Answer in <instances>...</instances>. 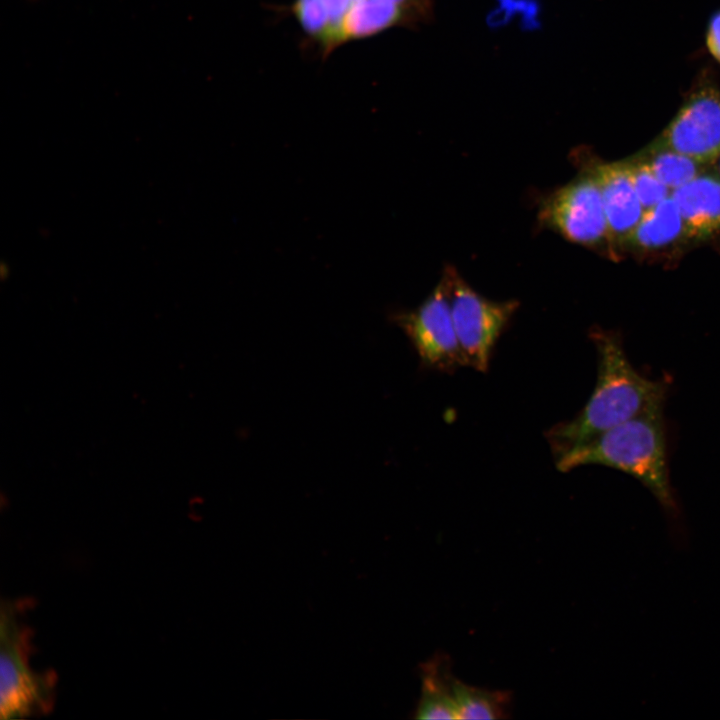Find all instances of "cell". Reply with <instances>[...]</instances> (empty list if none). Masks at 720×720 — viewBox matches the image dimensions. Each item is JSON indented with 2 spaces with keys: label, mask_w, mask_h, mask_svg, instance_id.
<instances>
[{
  "label": "cell",
  "mask_w": 720,
  "mask_h": 720,
  "mask_svg": "<svg viewBox=\"0 0 720 720\" xmlns=\"http://www.w3.org/2000/svg\"><path fill=\"white\" fill-rule=\"evenodd\" d=\"M634 156L645 162L657 178L671 191L688 183L711 166L676 151L653 146L650 143Z\"/></svg>",
  "instance_id": "cell-15"
},
{
  "label": "cell",
  "mask_w": 720,
  "mask_h": 720,
  "mask_svg": "<svg viewBox=\"0 0 720 720\" xmlns=\"http://www.w3.org/2000/svg\"><path fill=\"white\" fill-rule=\"evenodd\" d=\"M591 338L598 354L597 382L577 416L546 432L555 459L615 426L663 409L665 382L638 373L616 334L598 329L592 331Z\"/></svg>",
  "instance_id": "cell-1"
},
{
  "label": "cell",
  "mask_w": 720,
  "mask_h": 720,
  "mask_svg": "<svg viewBox=\"0 0 720 720\" xmlns=\"http://www.w3.org/2000/svg\"><path fill=\"white\" fill-rule=\"evenodd\" d=\"M650 144L707 165L718 160L720 86L710 73L698 76L674 117Z\"/></svg>",
  "instance_id": "cell-6"
},
{
  "label": "cell",
  "mask_w": 720,
  "mask_h": 720,
  "mask_svg": "<svg viewBox=\"0 0 720 720\" xmlns=\"http://www.w3.org/2000/svg\"><path fill=\"white\" fill-rule=\"evenodd\" d=\"M682 240H688L685 225L678 206L670 195L644 212L622 250L656 253L672 248Z\"/></svg>",
  "instance_id": "cell-12"
},
{
  "label": "cell",
  "mask_w": 720,
  "mask_h": 720,
  "mask_svg": "<svg viewBox=\"0 0 720 720\" xmlns=\"http://www.w3.org/2000/svg\"><path fill=\"white\" fill-rule=\"evenodd\" d=\"M432 16V0H355L343 22V44L393 27H415Z\"/></svg>",
  "instance_id": "cell-9"
},
{
  "label": "cell",
  "mask_w": 720,
  "mask_h": 720,
  "mask_svg": "<svg viewBox=\"0 0 720 720\" xmlns=\"http://www.w3.org/2000/svg\"><path fill=\"white\" fill-rule=\"evenodd\" d=\"M395 321L405 332L425 366L452 372L466 366L457 338L447 281L442 276L415 310L399 313Z\"/></svg>",
  "instance_id": "cell-7"
},
{
  "label": "cell",
  "mask_w": 720,
  "mask_h": 720,
  "mask_svg": "<svg viewBox=\"0 0 720 720\" xmlns=\"http://www.w3.org/2000/svg\"><path fill=\"white\" fill-rule=\"evenodd\" d=\"M25 607L3 601L0 616L1 719L39 715L53 704L55 676L30 664L31 632L21 620Z\"/></svg>",
  "instance_id": "cell-3"
},
{
  "label": "cell",
  "mask_w": 720,
  "mask_h": 720,
  "mask_svg": "<svg viewBox=\"0 0 720 720\" xmlns=\"http://www.w3.org/2000/svg\"><path fill=\"white\" fill-rule=\"evenodd\" d=\"M443 276L447 281L452 318L466 366L486 372L494 346L519 303L487 299L450 267Z\"/></svg>",
  "instance_id": "cell-5"
},
{
  "label": "cell",
  "mask_w": 720,
  "mask_h": 720,
  "mask_svg": "<svg viewBox=\"0 0 720 720\" xmlns=\"http://www.w3.org/2000/svg\"><path fill=\"white\" fill-rule=\"evenodd\" d=\"M453 696L457 719H506L512 696L506 690H493L469 685L453 679Z\"/></svg>",
  "instance_id": "cell-14"
},
{
  "label": "cell",
  "mask_w": 720,
  "mask_h": 720,
  "mask_svg": "<svg viewBox=\"0 0 720 720\" xmlns=\"http://www.w3.org/2000/svg\"><path fill=\"white\" fill-rule=\"evenodd\" d=\"M558 470L604 465L640 481L659 502L675 508L668 477L663 409L647 412L615 426L555 459Z\"/></svg>",
  "instance_id": "cell-2"
},
{
  "label": "cell",
  "mask_w": 720,
  "mask_h": 720,
  "mask_svg": "<svg viewBox=\"0 0 720 720\" xmlns=\"http://www.w3.org/2000/svg\"><path fill=\"white\" fill-rule=\"evenodd\" d=\"M421 691L414 717L422 720L457 719L453 679L446 656H434L420 665Z\"/></svg>",
  "instance_id": "cell-13"
},
{
  "label": "cell",
  "mask_w": 720,
  "mask_h": 720,
  "mask_svg": "<svg viewBox=\"0 0 720 720\" xmlns=\"http://www.w3.org/2000/svg\"><path fill=\"white\" fill-rule=\"evenodd\" d=\"M624 161L644 211L650 210L671 195V190L657 178L645 162L635 156Z\"/></svg>",
  "instance_id": "cell-16"
},
{
  "label": "cell",
  "mask_w": 720,
  "mask_h": 720,
  "mask_svg": "<svg viewBox=\"0 0 720 720\" xmlns=\"http://www.w3.org/2000/svg\"><path fill=\"white\" fill-rule=\"evenodd\" d=\"M355 0H294L284 10L294 17L306 37L327 58L343 45L344 19Z\"/></svg>",
  "instance_id": "cell-11"
},
{
  "label": "cell",
  "mask_w": 720,
  "mask_h": 720,
  "mask_svg": "<svg viewBox=\"0 0 720 720\" xmlns=\"http://www.w3.org/2000/svg\"><path fill=\"white\" fill-rule=\"evenodd\" d=\"M688 240L704 241L720 233V176L708 170L671 191Z\"/></svg>",
  "instance_id": "cell-10"
},
{
  "label": "cell",
  "mask_w": 720,
  "mask_h": 720,
  "mask_svg": "<svg viewBox=\"0 0 720 720\" xmlns=\"http://www.w3.org/2000/svg\"><path fill=\"white\" fill-rule=\"evenodd\" d=\"M716 162H717V170L716 171L720 176V157L718 158V160Z\"/></svg>",
  "instance_id": "cell-18"
},
{
  "label": "cell",
  "mask_w": 720,
  "mask_h": 720,
  "mask_svg": "<svg viewBox=\"0 0 720 720\" xmlns=\"http://www.w3.org/2000/svg\"><path fill=\"white\" fill-rule=\"evenodd\" d=\"M585 168L594 175L600 187L613 245L616 251L622 250L626 239L645 212L626 163L624 160H592Z\"/></svg>",
  "instance_id": "cell-8"
},
{
  "label": "cell",
  "mask_w": 720,
  "mask_h": 720,
  "mask_svg": "<svg viewBox=\"0 0 720 720\" xmlns=\"http://www.w3.org/2000/svg\"><path fill=\"white\" fill-rule=\"evenodd\" d=\"M705 44L712 58L720 63V9L709 18L705 32Z\"/></svg>",
  "instance_id": "cell-17"
},
{
  "label": "cell",
  "mask_w": 720,
  "mask_h": 720,
  "mask_svg": "<svg viewBox=\"0 0 720 720\" xmlns=\"http://www.w3.org/2000/svg\"><path fill=\"white\" fill-rule=\"evenodd\" d=\"M539 218L570 242L616 255L600 187L585 167L543 201Z\"/></svg>",
  "instance_id": "cell-4"
}]
</instances>
